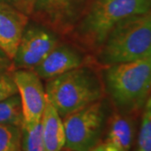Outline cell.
I'll return each instance as SVG.
<instances>
[{"label": "cell", "mask_w": 151, "mask_h": 151, "mask_svg": "<svg viewBox=\"0 0 151 151\" xmlns=\"http://www.w3.org/2000/svg\"><path fill=\"white\" fill-rule=\"evenodd\" d=\"M104 80L110 97L121 113L139 111L151 92V56L108 65Z\"/></svg>", "instance_id": "obj_1"}, {"label": "cell", "mask_w": 151, "mask_h": 151, "mask_svg": "<svg viewBox=\"0 0 151 151\" xmlns=\"http://www.w3.org/2000/svg\"><path fill=\"white\" fill-rule=\"evenodd\" d=\"M101 46L99 58L108 66L151 56V12L118 23Z\"/></svg>", "instance_id": "obj_2"}, {"label": "cell", "mask_w": 151, "mask_h": 151, "mask_svg": "<svg viewBox=\"0 0 151 151\" xmlns=\"http://www.w3.org/2000/svg\"><path fill=\"white\" fill-rule=\"evenodd\" d=\"M45 89L47 101L61 118L101 100L103 96L96 74L81 66L50 79Z\"/></svg>", "instance_id": "obj_3"}, {"label": "cell", "mask_w": 151, "mask_h": 151, "mask_svg": "<svg viewBox=\"0 0 151 151\" xmlns=\"http://www.w3.org/2000/svg\"><path fill=\"white\" fill-rule=\"evenodd\" d=\"M150 12L151 0H95L78 26V33L89 45L101 46L118 23Z\"/></svg>", "instance_id": "obj_4"}, {"label": "cell", "mask_w": 151, "mask_h": 151, "mask_svg": "<svg viewBox=\"0 0 151 151\" xmlns=\"http://www.w3.org/2000/svg\"><path fill=\"white\" fill-rule=\"evenodd\" d=\"M63 119L66 150L91 151L101 143L106 123V108L101 100Z\"/></svg>", "instance_id": "obj_5"}, {"label": "cell", "mask_w": 151, "mask_h": 151, "mask_svg": "<svg viewBox=\"0 0 151 151\" xmlns=\"http://www.w3.org/2000/svg\"><path fill=\"white\" fill-rule=\"evenodd\" d=\"M13 77L21 100V127H31L41 120L47 103L45 89L34 70L18 69L13 72Z\"/></svg>", "instance_id": "obj_6"}, {"label": "cell", "mask_w": 151, "mask_h": 151, "mask_svg": "<svg viewBox=\"0 0 151 151\" xmlns=\"http://www.w3.org/2000/svg\"><path fill=\"white\" fill-rule=\"evenodd\" d=\"M57 45V38L47 29L31 25L25 28L13 65L17 69L33 70Z\"/></svg>", "instance_id": "obj_7"}, {"label": "cell", "mask_w": 151, "mask_h": 151, "mask_svg": "<svg viewBox=\"0 0 151 151\" xmlns=\"http://www.w3.org/2000/svg\"><path fill=\"white\" fill-rule=\"evenodd\" d=\"M26 14L5 2H0V48L13 60L27 26Z\"/></svg>", "instance_id": "obj_8"}, {"label": "cell", "mask_w": 151, "mask_h": 151, "mask_svg": "<svg viewBox=\"0 0 151 151\" xmlns=\"http://www.w3.org/2000/svg\"><path fill=\"white\" fill-rule=\"evenodd\" d=\"M82 64L83 58L78 51L67 45H56L33 70L40 79L50 80L81 67Z\"/></svg>", "instance_id": "obj_9"}, {"label": "cell", "mask_w": 151, "mask_h": 151, "mask_svg": "<svg viewBox=\"0 0 151 151\" xmlns=\"http://www.w3.org/2000/svg\"><path fill=\"white\" fill-rule=\"evenodd\" d=\"M78 1L79 0H35L33 12L37 13L51 26L63 29L70 24L75 16Z\"/></svg>", "instance_id": "obj_10"}, {"label": "cell", "mask_w": 151, "mask_h": 151, "mask_svg": "<svg viewBox=\"0 0 151 151\" xmlns=\"http://www.w3.org/2000/svg\"><path fill=\"white\" fill-rule=\"evenodd\" d=\"M134 121L127 113L115 112L108 120L105 142L121 151H130L134 139Z\"/></svg>", "instance_id": "obj_11"}, {"label": "cell", "mask_w": 151, "mask_h": 151, "mask_svg": "<svg viewBox=\"0 0 151 151\" xmlns=\"http://www.w3.org/2000/svg\"><path fill=\"white\" fill-rule=\"evenodd\" d=\"M40 124L45 151L61 150L65 143L64 124L58 112L48 101Z\"/></svg>", "instance_id": "obj_12"}, {"label": "cell", "mask_w": 151, "mask_h": 151, "mask_svg": "<svg viewBox=\"0 0 151 151\" xmlns=\"http://www.w3.org/2000/svg\"><path fill=\"white\" fill-rule=\"evenodd\" d=\"M0 124H9L21 128L23 112L21 100L18 93L0 102Z\"/></svg>", "instance_id": "obj_13"}, {"label": "cell", "mask_w": 151, "mask_h": 151, "mask_svg": "<svg viewBox=\"0 0 151 151\" xmlns=\"http://www.w3.org/2000/svg\"><path fill=\"white\" fill-rule=\"evenodd\" d=\"M21 151H45L40 122L31 127H21Z\"/></svg>", "instance_id": "obj_14"}, {"label": "cell", "mask_w": 151, "mask_h": 151, "mask_svg": "<svg viewBox=\"0 0 151 151\" xmlns=\"http://www.w3.org/2000/svg\"><path fill=\"white\" fill-rule=\"evenodd\" d=\"M20 127L0 124V151H21Z\"/></svg>", "instance_id": "obj_15"}, {"label": "cell", "mask_w": 151, "mask_h": 151, "mask_svg": "<svg viewBox=\"0 0 151 151\" xmlns=\"http://www.w3.org/2000/svg\"><path fill=\"white\" fill-rule=\"evenodd\" d=\"M135 151H151V111L144 113Z\"/></svg>", "instance_id": "obj_16"}, {"label": "cell", "mask_w": 151, "mask_h": 151, "mask_svg": "<svg viewBox=\"0 0 151 151\" xmlns=\"http://www.w3.org/2000/svg\"><path fill=\"white\" fill-rule=\"evenodd\" d=\"M17 93H18V89L13 77V73H10V71L1 72L0 73V102Z\"/></svg>", "instance_id": "obj_17"}, {"label": "cell", "mask_w": 151, "mask_h": 151, "mask_svg": "<svg viewBox=\"0 0 151 151\" xmlns=\"http://www.w3.org/2000/svg\"><path fill=\"white\" fill-rule=\"evenodd\" d=\"M13 65V60L6 55V53L0 48V73L10 71Z\"/></svg>", "instance_id": "obj_18"}, {"label": "cell", "mask_w": 151, "mask_h": 151, "mask_svg": "<svg viewBox=\"0 0 151 151\" xmlns=\"http://www.w3.org/2000/svg\"><path fill=\"white\" fill-rule=\"evenodd\" d=\"M35 3V0H16L17 9L26 14H29L33 12Z\"/></svg>", "instance_id": "obj_19"}, {"label": "cell", "mask_w": 151, "mask_h": 151, "mask_svg": "<svg viewBox=\"0 0 151 151\" xmlns=\"http://www.w3.org/2000/svg\"><path fill=\"white\" fill-rule=\"evenodd\" d=\"M145 110H148V111H151V92L150 93L149 97L146 100L145 104Z\"/></svg>", "instance_id": "obj_20"}, {"label": "cell", "mask_w": 151, "mask_h": 151, "mask_svg": "<svg viewBox=\"0 0 151 151\" xmlns=\"http://www.w3.org/2000/svg\"><path fill=\"white\" fill-rule=\"evenodd\" d=\"M6 1H7V0H0V2H5V3H7ZM15 2H16V0H15Z\"/></svg>", "instance_id": "obj_21"}, {"label": "cell", "mask_w": 151, "mask_h": 151, "mask_svg": "<svg viewBox=\"0 0 151 151\" xmlns=\"http://www.w3.org/2000/svg\"><path fill=\"white\" fill-rule=\"evenodd\" d=\"M60 151H71V150H60Z\"/></svg>", "instance_id": "obj_22"}]
</instances>
